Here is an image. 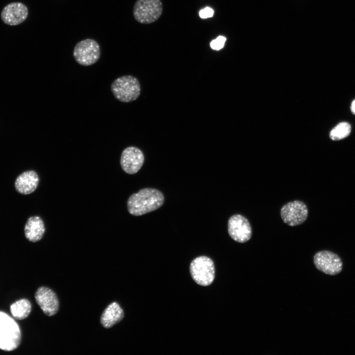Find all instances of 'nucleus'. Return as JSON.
I'll return each instance as SVG.
<instances>
[{"instance_id": "obj_1", "label": "nucleus", "mask_w": 355, "mask_h": 355, "mask_svg": "<svg viewBox=\"0 0 355 355\" xmlns=\"http://www.w3.org/2000/svg\"><path fill=\"white\" fill-rule=\"evenodd\" d=\"M164 202L163 194L154 188H145L131 195L127 202L129 213L140 216L161 207Z\"/></svg>"}, {"instance_id": "obj_2", "label": "nucleus", "mask_w": 355, "mask_h": 355, "mask_svg": "<svg viewBox=\"0 0 355 355\" xmlns=\"http://www.w3.org/2000/svg\"><path fill=\"white\" fill-rule=\"evenodd\" d=\"M21 340L20 327L7 314L0 311V349L12 351L19 346Z\"/></svg>"}, {"instance_id": "obj_3", "label": "nucleus", "mask_w": 355, "mask_h": 355, "mask_svg": "<svg viewBox=\"0 0 355 355\" xmlns=\"http://www.w3.org/2000/svg\"><path fill=\"white\" fill-rule=\"evenodd\" d=\"M110 87L114 97L123 103L136 100L141 93V85L138 79L130 75L116 78L112 82Z\"/></svg>"}, {"instance_id": "obj_4", "label": "nucleus", "mask_w": 355, "mask_h": 355, "mask_svg": "<svg viewBox=\"0 0 355 355\" xmlns=\"http://www.w3.org/2000/svg\"><path fill=\"white\" fill-rule=\"evenodd\" d=\"M190 273L196 284L201 286H208L212 284L215 277L213 262L206 256L197 257L190 263Z\"/></svg>"}, {"instance_id": "obj_5", "label": "nucleus", "mask_w": 355, "mask_h": 355, "mask_svg": "<svg viewBox=\"0 0 355 355\" xmlns=\"http://www.w3.org/2000/svg\"><path fill=\"white\" fill-rule=\"evenodd\" d=\"M163 5L161 0H137L133 7L135 20L143 24L156 21L161 16Z\"/></svg>"}, {"instance_id": "obj_6", "label": "nucleus", "mask_w": 355, "mask_h": 355, "mask_svg": "<svg viewBox=\"0 0 355 355\" xmlns=\"http://www.w3.org/2000/svg\"><path fill=\"white\" fill-rule=\"evenodd\" d=\"M101 55L98 43L93 39L81 40L74 46L73 56L76 62L83 66H88L96 63Z\"/></svg>"}, {"instance_id": "obj_7", "label": "nucleus", "mask_w": 355, "mask_h": 355, "mask_svg": "<svg viewBox=\"0 0 355 355\" xmlns=\"http://www.w3.org/2000/svg\"><path fill=\"white\" fill-rule=\"evenodd\" d=\"M284 222L290 226H295L304 223L308 216L306 205L302 201L295 200L284 205L280 211Z\"/></svg>"}, {"instance_id": "obj_8", "label": "nucleus", "mask_w": 355, "mask_h": 355, "mask_svg": "<svg viewBox=\"0 0 355 355\" xmlns=\"http://www.w3.org/2000/svg\"><path fill=\"white\" fill-rule=\"evenodd\" d=\"M314 263L319 270L329 275L340 273L343 268V263L339 256L328 250L317 252L314 256Z\"/></svg>"}, {"instance_id": "obj_9", "label": "nucleus", "mask_w": 355, "mask_h": 355, "mask_svg": "<svg viewBox=\"0 0 355 355\" xmlns=\"http://www.w3.org/2000/svg\"><path fill=\"white\" fill-rule=\"evenodd\" d=\"M228 232L233 240L241 243L248 242L252 235L249 222L247 218L239 214H234L229 219Z\"/></svg>"}, {"instance_id": "obj_10", "label": "nucleus", "mask_w": 355, "mask_h": 355, "mask_svg": "<svg viewBox=\"0 0 355 355\" xmlns=\"http://www.w3.org/2000/svg\"><path fill=\"white\" fill-rule=\"evenodd\" d=\"M144 157L142 152L135 146H129L122 151L120 157V165L127 174L137 173L142 166Z\"/></svg>"}, {"instance_id": "obj_11", "label": "nucleus", "mask_w": 355, "mask_h": 355, "mask_svg": "<svg viewBox=\"0 0 355 355\" xmlns=\"http://www.w3.org/2000/svg\"><path fill=\"white\" fill-rule=\"evenodd\" d=\"M35 297L37 304L46 315L52 316L58 311V298L50 288L45 286L39 287L36 292Z\"/></svg>"}, {"instance_id": "obj_12", "label": "nucleus", "mask_w": 355, "mask_h": 355, "mask_svg": "<svg viewBox=\"0 0 355 355\" xmlns=\"http://www.w3.org/2000/svg\"><path fill=\"white\" fill-rule=\"evenodd\" d=\"M28 9L21 2H12L6 5L2 10L0 16L2 21L11 26L21 24L27 19Z\"/></svg>"}, {"instance_id": "obj_13", "label": "nucleus", "mask_w": 355, "mask_h": 355, "mask_svg": "<svg viewBox=\"0 0 355 355\" xmlns=\"http://www.w3.org/2000/svg\"><path fill=\"white\" fill-rule=\"evenodd\" d=\"M39 181L37 174L35 171L29 170L23 172L17 177L14 186L19 193L27 195L35 191Z\"/></svg>"}, {"instance_id": "obj_14", "label": "nucleus", "mask_w": 355, "mask_h": 355, "mask_svg": "<svg viewBox=\"0 0 355 355\" xmlns=\"http://www.w3.org/2000/svg\"><path fill=\"white\" fill-rule=\"evenodd\" d=\"M45 231L44 222L40 217L33 216L28 219L24 227L25 236L28 240L34 243L40 241Z\"/></svg>"}, {"instance_id": "obj_15", "label": "nucleus", "mask_w": 355, "mask_h": 355, "mask_svg": "<svg viewBox=\"0 0 355 355\" xmlns=\"http://www.w3.org/2000/svg\"><path fill=\"white\" fill-rule=\"evenodd\" d=\"M124 312L115 302L110 304L104 310L101 317V323L106 328H109L120 322L124 318Z\"/></svg>"}, {"instance_id": "obj_16", "label": "nucleus", "mask_w": 355, "mask_h": 355, "mask_svg": "<svg viewBox=\"0 0 355 355\" xmlns=\"http://www.w3.org/2000/svg\"><path fill=\"white\" fill-rule=\"evenodd\" d=\"M32 310L31 302L27 299L18 300L12 304L10 310L13 317L19 320L26 319L28 317Z\"/></svg>"}, {"instance_id": "obj_17", "label": "nucleus", "mask_w": 355, "mask_h": 355, "mask_svg": "<svg viewBox=\"0 0 355 355\" xmlns=\"http://www.w3.org/2000/svg\"><path fill=\"white\" fill-rule=\"evenodd\" d=\"M352 132V126L347 121L338 123L329 132V137L333 141H338L348 137Z\"/></svg>"}, {"instance_id": "obj_18", "label": "nucleus", "mask_w": 355, "mask_h": 355, "mask_svg": "<svg viewBox=\"0 0 355 355\" xmlns=\"http://www.w3.org/2000/svg\"><path fill=\"white\" fill-rule=\"evenodd\" d=\"M226 39L223 36H218L211 42L210 46L213 50H219L223 47Z\"/></svg>"}, {"instance_id": "obj_19", "label": "nucleus", "mask_w": 355, "mask_h": 355, "mask_svg": "<svg viewBox=\"0 0 355 355\" xmlns=\"http://www.w3.org/2000/svg\"><path fill=\"white\" fill-rule=\"evenodd\" d=\"M213 13V10L212 8L206 7L199 11V16L201 18L206 19L212 17Z\"/></svg>"}, {"instance_id": "obj_20", "label": "nucleus", "mask_w": 355, "mask_h": 355, "mask_svg": "<svg viewBox=\"0 0 355 355\" xmlns=\"http://www.w3.org/2000/svg\"><path fill=\"white\" fill-rule=\"evenodd\" d=\"M351 110L352 113L355 115V99L351 103Z\"/></svg>"}]
</instances>
